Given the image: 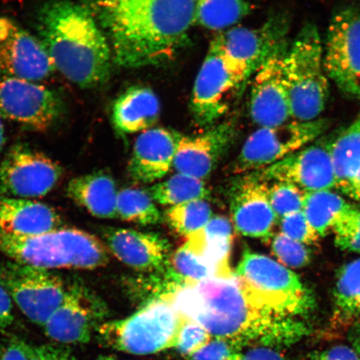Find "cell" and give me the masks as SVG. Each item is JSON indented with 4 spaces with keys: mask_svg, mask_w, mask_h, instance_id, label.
<instances>
[{
    "mask_svg": "<svg viewBox=\"0 0 360 360\" xmlns=\"http://www.w3.org/2000/svg\"><path fill=\"white\" fill-rule=\"evenodd\" d=\"M62 112V101L51 89L34 81L0 75V118L45 131Z\"/></svg>",
    "mask_w": 360,
    "mask_h": 360,
    "instance_id": "14",
    "label": "cell"
},
{
    "mask_svg": "<svg viewBox=\"0 0 360 360\" xmlns=\"http://www.w3.org/2000/svg\"><path fill=\"white\" fill-rule=\"evenodd\" d=\"M4 143H6V134H4V124L0 118V152L3 150Z\"/></svg>",
    "mask_w": 360,
    "mask_h": 360,
    "instance_id": "46",
    "label": "cell"
},
{
    "mask_svg": "<svg viewBox=\"0 0 360 360\" xmlns=\"http://www.w3.org/2000/svg\"><path fill=\"white\" fill-rule=\"evenodd\" d=\"M305 192L290 183L274 182L269 188L270 205L278 220L303 210Z\"/></svg>",
    "mask_w": 360,
    "mask_h": 360,
    "instance_id": "36",
    "label": "cell"
},
{
    "mask_svg": "<svg viewBox=\"0 0 360 360\" xmlns=\"http://www.w3.org/2000/svg\"><path fill=\"white\" fill-rule=\"evenodd\" d=\"M271 250L276 258L287 268L301 269L311 262V251L307 245L277 233L271 238Z\"/></svg>",
    "mask_w": 360,
    "mask_h": 360,
    "instance_id": "35",
    "label": "cell"
},
{
    "mask_svg": "<svg viewBox=\"0 0 360 360\" xmlns=\"http://www.w3.org/2000/svg\"><path fill=\"white\" fill-rule=\"evenodd\" d=\"M159 98L148 87L132 86L116 98L112 120L120 134H135L152 129L160 116Z\"/></svg>",
    "mask_w": 360,
    "mask_h": 360,
    "instance_id": "24",
    "label": "cell"
},
{
    "mask_svg": "<svg viewBox=\"0 0 360 360\" xmlns=\"http://www.w3.org/2000/svg\"><path fill=\"white\" fill-rule=\"evenodd\" d=\"M336 133L325 135L269 167L256 171L265 181L295 184L305 193L335 188L331 148Z\"/></svg>",
    "mask_w": 360,
    "mask_h": 360,
    "instance_id": "16",
    "label": "cell"
},
{
    "mask_svg": "<svg viewBox=\"0 0 360 360\" xmlns=\"http://www.w3.org/2000/svg\"><path fill=\"white\" fill-rule=\"evenodd\" d=\"M13 322V301L6 290L0 285V333L6 331Z\"/></svg>",
    "mask_w": 360,
    "mask_h": 360,
    "instance_id": "44",
    "label": "cell"
},
{
    "mask_svg": "<svg viewBox=\"0 0 360 360\" xmlns=\"http://www.w3.org/2000/svg\"><path fill=\"white\" fill-rule=\"evenodd\" d=\"M304 360H360V355L353 347L340 345L323 350L314 351Z\"/></svg>",
    "mask_w": 360,
    "mask_h": 360,
    "instance_id": "41",
    "label": "cell"
},
{
    "mask_svg": "<svg viewBox=\"0 0 360 360\" xmlns=\"http://www.w3.org/2000/svg\"><path fill=\"white\" fill-rule=\"evenodd\" d=\"M180 135L165 128H152L139 134L129 163L130 177L143 184L163 179L173 167Z\"/></svg>",
    "mask_w": 360,
    "mask_h": 360,
    "instance_id": "22",
    "label": "cell"
},
{
    "mask_svg": "<svg viewBox=\"0 0 360 360\" xmlns=\"http://www.w3.org/2000/svg\"><path fill=\"white\" fill-rule=\"evenodd\" d=\"M360 318V258L342 266L334 290V321L352 326Z\"/></svg>",
    "mask_w": 360,
    "mask_h": 360,
    "instance_id": "28",
    "label": "cell"
},
{
    "mask_svg": "<svg viewBox=\"0 0 360 360\" xmlns=\"http://www.w3.org/2000/svg\"><path fill=\"white\" fill-rule=\"evenodd\" d=\"M290 44L283 40L256 72L252 82L250 115L259 127H276L292 120L285 74Z\"/></svg>",
    "mask_w": 360,
    "mask_h": 360,
    "instance_id": "15",
    "label": "cell"
},
{
    "mask_svg": "<svg viewBox=\"0 0 360 360\" xmlns=\"http://www.w3.org/2000/svg\"><path fill=\"white\" fill-rule=\"evenodd\" d=\"M147 191L158 204L170 207L206 200L210 195L209 188L202 179L179 173L154 184Z\"/></svg>",
    "mask_w": 360,
    "mask_h": 360,
    "instance_id": "30",
    "label": "cell"
},
{
    "mask_svg": "<svg viewBox=\"0 0 360 360\" xmlns=\"http://www.w3.org/2000/svg\"><path fill=\"white\" fill-rule=\"evenodd\" d=\"M233 224L225 216H214L200 231L186 237V244L217 269L220 278L235 276L231 265Z\"/></svg>",
    "mask_w": 360,
    "mask_h": 360,
    "instance_id": "27",
    "label": "cell"
},
{
    "mask_svg": "<svg viewBox=\"0 0 360 360\" xmlns=\"http://www.w3.org/2000/svg\"><path fill=\"white\" fill-rule=\"evenodd\" d=\"M64 169L43 153L24 145L13 146L0 164V196L33 200L49 195Z\"/></svg>",
    "mask_w": 360,
    "mask_h": 360,
    "instance_id": "12",
    "label": "cell"
},
{
    "mask_svg": "<svg viewBox=\"0 0 360 360\" xmlns=\"http://www.w3.org/2000/svg\"><path fill=\"white\" fill-rule=\"evenodd\" d=\"M237 136L233 120L224 121L196 135H180L173 167L179 174L200 179L213 172Z\"/></svg>",
    "mask_w": 360,
    "mask_h": 360,
    "instance_id": "20",
    "label": "cell"
},
{
    "mask_svg": "<svg viewBox=\"0 0 360 360\" xmlns=\"http://www.w3.org/2000/svg\"><path fill=\"white\" fill-rule=\"evenodd\" d=\"M330 124V120L319 118L291 120L276 127H260L246 139L233 165V173L249 174L266 169L317 141Z\"/></svg>",
    "mask_w": 360,
    "mask_h": 360,
    "instance_id": "9",
    "label": "cell"
},
{
    "mask_svg": "<svg viewBox=\"0 0 360 360\" xmlns=\"http://www.w3.org/2000/svg\"><path fill=\"white\" fill-rule=\"evenodd\" d=\"M0 285L26 318L44 327L64 299L67 285L51 270L7 261L0 264Z\"/></svg>",
    "mask_w": 360,
    "mask_h": 360,
    "instance_id": "10",
    "label": "cell"
},
{
    "mask_svg": "<svg viewBox=\"0 0 360 360\" xmlns=\"http://www.w3.org/2000/svg\"><path fill=\"white\" fill-rule=\"evenodd\" d=\"M235 96L238 94L215 37L193 84L191 111L195 122L202 127L214 125L226 114Z\"/></svg>",
    "mask_w": 360,
    "mask_h": 360,
    "instance_id": "17",
    "label": "cell"
},
{
    "mask_svg": "<svg viewBox=\"0 0 360 360\" xmlns=\"http://www.w3.org/2000/svg\"><path fill=\"white\" fill-rule=\"evenodd\" d=\"M53 207L33 200L0 196V233L30 237L63 227Z\"/></svg>",
    "mask_w": 360,
    "mask_h": 360,
    "instance_id": "23",
    "label": "cell"
},
{
    "mask_svg": "<svg viewBox=\"0 0 360 360\" xmlns=\"http://www.w3.org/2000/svg\"><path fill=\"white\" fill-rule=\"evenodd\" d=\"M323 53L328 79L345 96L360 100V8H341L333 16Z\"/></svg>",
    "mask_w": 360,
    "mask_h": 360,
    "instance_id": "11",
    "label": "cell"
},
{
    "mask_svg": "<svg viewBox=\"0 0 360 360\" xmlns=\"http://www.w3.org/2000/svg\"><path fill=\"white\" fill-rule=\"evenodd\" d=\"M349 205L343 197L332 191L305 193L303 212L319 237L332 231L338 216Z\"/></svg>",
    "mask_w": 360,
    "mask_h": 360,
    "instance_id": "31",
    "label": "cell"
},
{
    "mask_svg": "<svg viewBox=\"0 0 360 360\" xmlns=\"http://www.w3.org/2000/svg\"><path fill=\"white\" fill-rule=\"evenodd\" d=\"M212 337L199 323L184 319L175 348L186 358L204 347L212 340Z\"/></svg>",
    "mask_w": 360,
    "mask_h": 360,
    "instance_id": "39",
    "label": "cell"
},
{
    "mask_svg": "<svg viewBox=\"0 0 360 360\" xmlns=\"http://www.w3.org/2000/svg\"><path fill=\"white\" fill-rule=\"evenodd\" d=\"M292 120L321 118L330 96V79L317 27L305 24L290 44L285 57Z\"/></svg>",
    "mask_w": 360,
    "mask_h": 360,
    "instance_id": "5",
    "label": "cell"
},
{
    "mask_svg": "<svg viewBox=\"0 0 360 360\" xmlns=\"http://www.w3.org/2000/svg\"><path fill=\"white\" fill-rule=\"evenodd\" d=\"M238 360H290L278 352L276 349L268 346H256L243 352Z\"/></svg>",
    "mask_w": 360,
    "mask_h": 360,
    "instance_id": "43",
    "label": "cell"
},
{
    "mask_svg": "<svg viewBox=\"0 0 360 360\" xmlns=\"http://www.w3.org/2000/svg\"><path fill=\"white\" fill-rule=\"evenodd\" d=\"M66 193L76 205L100 219L117 218L116 184L112 175L98 170L72 179Z\"/></svg>",
    "mask_w": 360,
    "mask_h": 360,
    "instance_id": "26",
    "label": "cell"
},
{
    "mask_svg": "<svg viewBox=\"0 0 360 360\" xmlns=\"http://www.w3.org/2000/svg\"><path fill=\"white\" fill-rule=\"evenodd\" d=\"M117 65L136 69L173 60L195 24V0H96Z\"/></svg>",
    "mask_w": 360,
    "mask_h": 360,
    "instance_id": "2",
    "label": "cell"
},
{
    "mask_svg": "<svg viewBox=\"0 0 360 360\" xmlns=\"http://www.w3.org/2000/svg\"><path fill=\"white\" fill-rule=\"evenodd\" d=\"M332 231L340 250L360 253V206H346L338 216Z\"/></svg>",
    "mask_w": 360,
    "mask_h": 360,
    "instance_id": "34",
    "label": "cell"
},
{
    "mask_svg": "<svg viewBox=\"0 0 360 360\" xmlns=\"http://www.w3.org/2000/svg\"><path fill=\"white\" fill-rule=\"evenodd\" d=\"M117 218L141 225L159 224L162 215L150 193L139 188L121 190L117 196Z\"/></svg>",
    "mask_w": 360,
    "mask_h": 360,
    "instance_id": "32",
    "label": "cell"
},
{
    "mask_svg": "<svg viewBox=\"0 0 360 360\" xmlns=\"http://www.w3.org/2000/svg\"><path fill=\"white\" fill-rule=\"evenodd\" d=\"M245 345L228 338L214 337L204 347L186 357L187 360H238Z\"/></svg>",
    "mask_w": 360,
    "mask_h": 360,
    "instance_id": "37",
    "label": "cell"
},
{
    "mask_svg": "<svg viewBox=\"0 0 360 360\" xmlns=\"http://www.w3.org/2000/svg\"><path fill=\"white\" fill-rule=\"evenodd\" d=\"M165 217L175 233L186 238L206 226L212 218V210L205 200H197L170 207Z\"/></svg>",
    "mask_w": 360,
    "mask_h": 360,
    "instance_id": "33",
    "label": "cell"
},
{
    "mask_svg": "<svg viewBox=\"0 0 360 360\" xmlns=\"http://www.w3.org/2000/svg\"><path fill=\"white\" fill-rule=\"evenodd\" d=\"M249 0H195V24L210 30L231 29L251 12Z\"/></svg>",
    "mask_w": 360,
    "mask_h": 360,
    "instance_id": "29",
    "label": "cell"
},
{
    "mask_svg": "<svg viewBox=\"0 0 360 360\" xmlns=\"http://www.w3.org/2000/svg\"><path fill=\"white\" fill-rule=\"evenodd\" d=\"M28 360H77L70 345L49 343L29 345Z\"/></svg>",
    "mask_w": 360,
    "mask_h": 360,
    "instance_id": "40",
    "label": "cell"
},
{
    "mask_svg": "<svg viewBox=\"0 0 360 360\" xmlns=\"http://www.w3.org/2000/svg\"><path fill=\"white\" fill-rule=\"evenodd\" d=\"M56 70L41 40L0 17V75L38 82Z\"/></svg>",
    "mask_w": 360,
    "mask_h": 360,
    "instance_id": "18",
    "label": "cell"
},
{
    "mask_svg": "<svg viewBox=\"0 0 360 360\" xmlns=\"http://www.w3.org/2000/svg\"><path fill=\"white\" fill-rule=\"evenodd\" d=\"M184 322L168 300L156 299L131 316L102 323L96 332L102 343L112 349L146 355L175 347Z\"/></svg>",
    "mask_w": 360,
    "mask_h": 360,
    "instance_id": "7",
    "label": "cell"
},
{
    "mask_svg": "<svg viewBox=\"0 0 360 360\" xmlns=\"http://www.w3.org/2000/svg\"><path fill=\"white\" fill-rule=\"evenodd\" d=\"M2 349H3V346H0V354H1Z\"/></svg>",
    "mask_w": 360,
    "mask_h": 360,
    "instance_id": "48",
    "label": "cell"
},
{
    "mask_svg": "<svg viewBox=\"0 0 360 360\" xmlns=\"http://www.w3.org/2000/svg\"><path fill=\"white\" fill-rule=\"evenodd\" d=\"M0 254L17 263L47 270H93L106 266L110 252L100 238L82 229L60 227L42 235L0 233Z\"/></svg>",
    "mask_w": 360,
    "mask_h": 360,
    "instance_id": "4",
    "label": "cell"
},
{
    "mask_svg": "<svg viewBox=\"0 0 360 360\" xmlns=\"http://www.w3.org/2000/svg\"><path fill=\"white\" fill-rule=\"evenodd\" d=\"M269 182L257 172L249 173L233 182L231 190L233 226L240 235L269 240L278 222L270 205Z\"/></svg>",
    "mask_w": 360,
    "mask_h": 360,
    "instance_id": "19",
    "label": "cell"
},
{
    "mask_svg": "<svg viewBox=\"0 0 360 360\" xmlns=\"http://www.w3.org/2000/svg\"><path fill=\"white\" fill-rule=\"evenodd\" d=\"M349 340L352 347L357 351L360 355V318L352 325V330L350 331Z\"/></svg>",
    "mask_w": 360,
    "mask_h": 360,
    "instance_id": "45",
    "label": "cell"
},
{
    "mask_svg": "<svg viewBox=\"0 0 360 360\" xmlns=\"http://www.w3.org/2000/svg\"><path fill=\"white\" fill-rule=\"evenodd\" d=\"M249 294L282 316L300 319L314 308V295L289 268L245 248L235 271Z\"/></svg>",
    "mask_w": 360,
    "mask_h": 360,
    "instance_id": "6",
    "label": "cell"
},
{
    "mask_svg": "<svg viewBox=\"0 0 360 360\" xmlns=\"http://www.w3.org/2000/svg\"><path fill=\"white\" fill-rule=\"evenodd\" d=\"M38 30L55 69L70 82L88 89L109 78V40L89 8L70 0L49 2L39 13Z\"/></svg>",
    "mask_w": 360,
    "mask_h": 360,
    "instance_id": "3",
    "label": "cell"
},
{
    "mask_svg": "<svg viewBox=\"0 0 360 360\" xmlns=\"http://www.w3.org/2000/svg\"><path fill=\"white\" fill-rule=\"evenodd\" d=\"M289 30L290 20L278 15L259 29L238 26L216 36L238 96L274 49L288 39Z\"/></svg>",
    "mask_w": 360,
    "mask_h": 360,
    "instance_id": "8",
    "label": "cell"
},
{
    "mask_svg": "<svg viewBox=\"0 0 360 360\" xmlns=\"http://www.w3.org/2000/svg\"><path fill=\"white\" fill-rule=\"evenodd\" d=\"M29 345L24 340L13 338L3 346L0 360H28Z\"/></svg>",
    "mask_w": 360,
    "mask_h": 360,
    "instance_id": "42",
    "label": "cell"
},
{
    "mask_svg": "<svg viewBox=\"0 0 360 360\" xmlns=\"http://www.w3.org/2000/svg\"><path fill=\"white\" fill-rule=\"evenodd\" d=\"M98 360H114V359H110V358H108V357H103V358H101Z\"/></svg>",
    "mask_w": 360,
    "mask_h": 360,
    "instance_id": "47",
    "label": "cell"
},
{
    "mask_svg": "<svg viewBox=\"0 0 360 360\" xmlns=\"http://www.w3.org/2000/svg\"><path fill=\"white\" fill-rule=\"evenodd\" d=\"M182 317L199 323L213 337L243 345L286 347L309 332L300 319L282 316L252 297L235 276L212 278L161 297Z\"/></svg>",
    "mask_w": 360,
    "mask_h": 360,
    "instance_id": "1",
    "label": "cell"
},
{
    "mask_svg": "<svg viewBox=\"0 0 360 360\" xmlns=\"http://www.w3.org/2000/svg\"><path fill=\"white\" fill-rule=\"evenodd\" d=\"M331 155L335 188L360 202V112L347 128L336 133Z\"/></svg>",
    "mask_w": 360,
    "mask_h": 360,
    "instance_id": "25",
    "label": "cell"
},
{
    "mask_svg": "<svg viewBox=\"0 0 360 360\" xmlns=\"http://www.w3.org/2000/svg\"><path fill=\"white\" fill-rule=\"evenodd\" d=\"M281 233L305 245H311L319 240V236L308 221L303 210L278 220Z\"/></svg>",
    "mask_w": 360,
    "mask_h": 360,
    "instance_id": "38",
    "label": "cell"
},
{
    "mask_svg": "<svg viewBox=\"0 0 360 360\" xmlns=\"http://www.w3.org/2000/svg\"><path fill=\"white\" fill-rule=\"evenodd\" d=\"M106 314V305L91 289L79 281L71 282L61 304L45 323L44 334L58 344H86Z\"/></svg>",
    "mask_w": 360,
    "mask_h": 360,
    "instance_id": "13",
    "label": "cell"
},
{
    "mask_svg": "<svg viewBox=\"0 0 360 360\" xmlns=\"http://www.w3.org/2000/svg\"><path fill=\"white\" fill-rule=\"evenodd\" d=\"M102 236L110 253L139 271L155 272L165 266L171 255L169 240L159 233L105 228Z\"/></svg>",
    "mask_w": 360,
    "mask_h": 360,
    "instance_id": "21",
    "label": "cell"
}]
</instances>
